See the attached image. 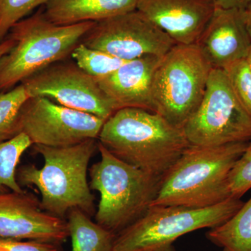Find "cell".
<instances>
[{"label":"cell","mask_w":251,"mask_h":251,"mask_svg":"<svg viewBox=\"0 0 251 251\" xmlns=\"http://www.w3.org/2000/svg\"><path fill=\"white\" fill-rule=\"evenodd\" d=\"M98 140L114 156L160 179L191 145L183 128L156 112L135 108L114 112Z\"/></svg>","instance_id":"1"},{"label":"cell","mask_w":251,"mask_h":251,"mask_svg":"<svg viewBox=\"0 0 251 251\" xmlns=\"http://www.w3.org/2000/svg\"><path fill=\"white\" fill-rule=\"evenodd\" d=\"M33 147L44 158V166H21L16 174L18 184L35 186L41 193V207L51 215L64 219L73 209L93 215L95 198L87 181V171L91 158L98 150L97 140L65 148Z\"/></svg>","instance_id":"2"},{"label":"cell","mask_w":251,"mask_h":251,"mask_svg":"<svg viewBox=\"0 0 251 251\" xmlns=\"http://www.w3.org/2000/svg\"><path fill=\"white\" fill-rule=\"evenodd\" d=\"M249 143L190 145L161 179L153 205L204 208L231 198L227 179Z\"/></svg>","instance_id":"3"},{"label":"cell","mask_w":251,"mask_h":251,"mask_svg":"<svg viewBox=\"0 0 251 251\" xmlns=\"http://www.w3.org/2000/svg\"><path fill=\"white\" fill-rule=\"evenodd\" d=\"M95 24L59 25L41 12L15 24L9 32L14 46L0 58V90H10L67 58Z\"/></svg>","instance_id":"4"},{"label":"cell","mask_w":251,"mask_h":251,"mask_svg":"<svg viewBox=\"0 0 251 251\" xmlns=\"http://www.w3.org/2000/svg\"><path fill=\"white\" fill-rule=\"evenodd\" d=\"M98 150L100 160L89 171L90 188L100 194L96 223L117 235L148 210L161 179L122 161L99 143Z\"/></svg>","instance_id":"5"},{"label":"cell","mask_w":251,"mask_h":251,"mask_svg":"<svg viewBox=\"0 0 251 251\" xmlns=\"http://www.w3.org/2000/svg\"><path fill=\"white\" fill-rule=\"evenodd\" d=\"M244 202L229 198L204 208L153 205L139 219L116 235L114 251H150L173 247L185 234L224 224Z\"/></svg>","instance_id":"6"},{"label":"cell","mask_w":251,"mask_h":251,"mask_svg":"<svg viewBox=\"0 0 251 251\" xmlns=\"http://www.w3.org/2000/svg\"><path fill=\"white\" fill-rule=\"evenodd\" d=\"M211 69L196 44H175L153 74L155 112L183 128L201 103Z\"/></svg>","instance_id":"7"},{"label":"cell","mask_w":251,"mask_h":251,"mask_svg":"<svg viewBox=\"0 0 251 251\" xmlns=\"http://www.w3.org/2000/svg\"><path fill=\"white\" fill-rule=\"evenodd\" d=\"M183 130L190 145L196 146L251 142V114L224 70L211 69L201 103Z\"/></svg>","instance_id":"8"},{"label":"cell","mask_w":251,"mask_h":251,"mask_svg":"<svg viewBox=\"0 0 251 251\" xmlns=\"http://www.w3.org/2000/svg\"><path fill=\"white\" fill-rule=\"evenodd\" d=\"M105 122L46 97H32L20 111L18 133L27 135L33 145L65 148L98 139Z\"/></svg>","instance_id":"9"},{"label":"cell","mask_w":251,"mask_h":251,"mask_svg":"<svg viewBox=\"0 0 251 251\" xmlns=\"http://www.w3.org/2000/svg\"><path fill=\"white\" fill-rule=\"evenodd\" d=\"M82 43L125 61L161 57L176 44L138 10L96 23Z\"/></svg>","instance_id":"10"},{"label":"cell","mask_w":251,"mask_h":251,"mask_svg":"<svg viewBox=\"0 0 251 251\" xmlns=\"http://www.w3.org/2000/svg\"><path fill=\"white\" fill-rule=\"evenodd\" d=\"M21 83L25 86L30 97H46L67 108L104 120L115 112L97 80L75 62L54 63Z\"/></svg>","instance_id":"11"},{"label":"cell","mask_w":251,"mask_h":251,"mask_svg":"<svg viewBox=\"0 0 251 251\" xmlns=\"http://www.w3.org/2000/svg\"><path fill=\"white\" fill-rule=\"evenodd\" d=\"M69 237L67 221L44 211L34 195L0 193V238L59 244Z\"/></svg>","instance_id":"12"},{"label":"cell","mask_w":251,"mask_h":251,"mask_svg":"<svg viewBox=\"0 0 251 251\" xmlns=\"http://www.w3.org/2000/svg\"><path fill=\"white\" fill-rule=\"evenodd\" d=\"M136 10L176 44H196L214 14L212 0H138Z\"/></svg>","instance_id":"13"},{"label":"cell","mask_w":251,"mask_h":251,"mask_svg":"<svg viewBox=\"0 0 251 251\" xmlns=\"http://www.w3.org/2000/svg\"><path fill=\"white\" fill-rule=\"evenodd\" d=\"M212 69L225 70L245 59L251 36L244 18V10L215 8L212 17L196 42Z\"/></svg>","instance_id":"14"},{"label":"cell","mask_w":251,"mask_h":251,"mask_svg":"<svg viewBox=\"0 0 251 251\" xmlns=\"http://www.w3.org/2000/svg\"><path fill=\"white\" fill-rule=\"evenodd\" d=\"M160 59L146 55L128 61L110 75L97 80L115 111L135 108L155 112L152 80Z\"/></svg>","instance_id":"15"},{"label":"cell","mask_w":251,"mask_h":251,"mask_svg":"<svg viewBox=\"0 0 251 251\" xmlns=\"http://www.w3.org/2000/svg\"><path fill=\"white\" fill-rule=\"evenodd\" d=\"M138 2V0H50L44 14L59 25L97 23L135 11Z\"/></svg>","instance_id":"16"},{"label":"cell","mask_w":251,"mask_h":251,"mask_svg":"<svg viewBox=\"0 0 251 251\" xmlns=\"http://www.w3.org/2000/svg\"><path fill=\"white\" fill-rule=\"evenodd\" d=\"M72 251H114L116 234L94 223L79 209L68 213Z\"/></svg>","instance_id":"17"},{"label":"cell","mask_w":251,"mask_h":251,"mask_svg":"<svg viewBox=\"0 0 251 251\" xmlns=\"http://www.w3.org/2000/svg\"><path fill=\"white\" fill-rule=\"evenodd\" d=\"M206 237L229 251H251V197L224 224L211 228Z\"/></svg>","instance_id":"18"},{"label":"cell","mask_w":251,"mask_h":251,"mask_svg":"<svg viewBox=\"0 0 251 251\" xmlns=\"http://www.w3.org/2000/svg\"><path fill=\"white\" fill-rule=\"evenodd\" d=\"M32 145L27 135L21 133L11 140L0 143V193H23L18 184L17 167L23 153Z\"/></svg>","instance_id":"19"},{"label":"cell","mask_w":251,"mask_h":251,"mask_svg":"<svg viewBox=\"0 0 251 251\" xmlns=\"http://www.w3.org/2000/svg\"><path fill=\"white\" fill-rule=\"evenodd\" d=\"M29 98L23 83L0 93V143L19 134L18 116L23 105Z\"/></svg>","instance_id":"20"},{"label":"cell","mask_w":251,"mask_h":251,"mask_svg":"<svg viewBox=\"0 0 251 251\" xmlns=\"http://www.w3.org/2000/svg\"><path fill=\"white\" fill-rule=\"evenodd\" d=\"M71 55L77 67L96 80L108 76L128 62L103 51L90 49L82 42L74 49Z\"/></svg>","instance_id":"21"},{"label":"cell","mask_w":251,"mask_h":251,"mask_svg":"<svg viewBox=\"0 0 251 251\" xmlns=\"http://www.w3.org/2000/svg\"><path fill=\"white\" fill-rule=\"evenodd\" d=\"M50 0H0V43L15 24Z\"/></svg>","instance_id":"22"},{"label":"cell","mask_w":251,"mask_h":251,"mask_svg":"<svg viewBox=\"0 0 251 251\" xmlns=\"http://www.w3.org/2000/svg\"><path fill=\"white\" fill-rule=\"evenodd\" d=\"M227 184L231 198H241L251 188V142L229 173Z\"/></svg>","instance_id":"23"},{"label":"cell","mask_w":251,"mask_h":251,"mask_svg":"<svg viewBox=\"0 0 251 251\" xmlns=\"http://www.w3.org/2000/svg\"><path fill=\"white\" fill-rule=\"evenodd\" d=\"M224 71L238 99L251 114V71L245 59L231 64Z\"/></svg>","instance_id":"24"},{"label":"cell","mask_w":251,"mask_h":251,"mask_svg":"<svg viewBox=\"0 0 251 251\" xmlns=\"http://www.w3.org/2000/svg\"><path fill=\"white\" fill-rule=\"evenodd\" d=\"M57 245L41 241L0 238V251H59Z\"/></svg>","instance_id":"25"},{"label":"cell","mask_w":251,"mask_h":251,"mask_svg":"<svg viewBox=\"0 0 251 251\" xmlns=\"http://www.w3.org/2000/svg\"><path fill=\"white\" fill-rule=\"evenodd\" d=\"M215 8L224 9L245 10L251 0H212Z\"/></svg>","instance_id":"26"},{"label":"cell","mask_w":251,"mask_h":251,"mask_svg":"<svg viewBox=\"0 0 251 251\" xmlns=\"http://www.w3.org/2000/svg\"><path fill=\"white\" fill-rule=\"evenodd\" d=\"M14 46V39L10 37L9 36V37L6 38L2 42L0 43V58L3 57L5 54L7 53Z\"/></svg>","instance_id":"27"},{"label":"cell","mask_w":251,"mask_h":251,"mask_svg":"<svg viewBox=\"0 0 251 251\" xmlns=\"http://www.w3.org/2000/svg\"><path fill=\"white\" fill-rule=\"evenodd\" d=\"M244 18L248 31L251 36V2L247 6V9L244 10Z\"/></svg>","instance_id":"28"},{"label":"cell","mask_w":251,"mask_h":251,"mask_svg":"<svg viewBox=\"0 0 251 251\" xmlns=\"http://www.w3.org/2000/svg\"><path fill=\"white\" fill-rule=\"evenodd\" d=\"M246 62H247L248 66H249V69L251 71V45L250 49H249V52H248L247 57L245 59Z\"/></svg>","instance_id":"29"},{"label":"cell","mask_w":251,"mask_h":251,"mask_svg":"<svg viewBox=\"0 0 251 251\" xmlns=\"http://www.w3.org/2000/svg\"><path fill=\"white\" fill-rule=\"evenodd\" d=\"M173 251V247L170 248H166V249H158L156 251Z\"/></svg>","instance_id":"30"},{"label":"cell","mask_w":251,"mask_h":251,"mask_svg":"<svg viewBox=\"0 0 251 251\" xmlns=\"http://www.w3.org/2000/svg\"><path fill=\"white\" fill-rule=\"evenodd\" d=\"M224 251H229L226 250V249H224Z\"/></svg>","instance_id":"31"}]
</instances>
